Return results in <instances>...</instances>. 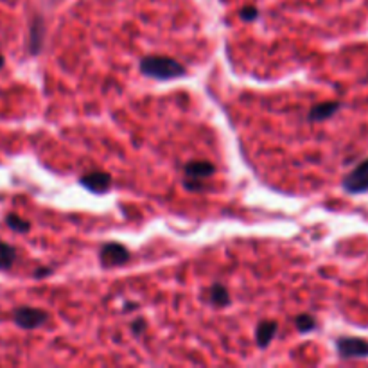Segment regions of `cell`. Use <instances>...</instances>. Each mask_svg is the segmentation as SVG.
<instances>
[{
    "label": "cell",
    "instance_id": "10",
    "mask_svg": "<svg viewBox=\"0 0 368 368\" xmlns=\"http://www.w3.org/2000/svg\"><path fill=\"white\" fill-rule=\"evenodd\" d=\"M16 260V250L8 242L0 241V270H9Z\"/></svg>",
    "mask_w": 368,
    "mask_h": 368
},
{
    "label": "cell",
    "instance_id": "7",
    "mask_svg": "<svg viewBox=\"0 0 368 368\" xmlns=\"http://www.w3.org/2000/svg\"><path fill=\"white\" fill-rule=\"evenodd\" d=\"M342 108V104L338 101H325V103L317 104V106H312L311 112H309L307 119L311 123H322V121H327L334 116L338 110Z\"/></svg>",
    "mask_w": 368,
    "mask_h": 368
},
{
    "label": "cell",
    "instance_id": "3",
    "mask_svg": "<svg viewBox=\"0 0 368 368\" xmlns=\"http://www.w3.org/2000/svg\"><path fill=\"white\" fill-rule=\"evenodd\" d=\"M336 350L343 359L368 357V342L363 338H354V336H343L336 339Z\"/></svg>",
    "mask_w": 368,
    "mask_h": 368
},
{
    "label": "cell",
    "instance_id": "13",
    "mask_svg": "<svg viewBox=\"0 0 368 368\" xmlns=\"http://www.w3.org/2000/svg\"><path fill=\"white\" fill-rule=\"evenodd\" d=\"M295 325H297L298 332H311L317 327V320L311 317V315H300L295 320Z\"/></svg>",
    "mask_w": 368,
    "mask_h": 368
},
{
    "label": "cell",
    "instance_id": "16",
    "mask_svg": "<svg viewBox=\"0 0 368 368\" xmlns=\"http://www.w3.org/2000/svg\"><path fill=\"white\" fill-rule=\"evenodd\" d=\"M2 67H4V56H0V71H2Z\"/></svg>",
    "mask_w": 368,
    "mask_h": 368
},
{
    "label": "cell",
    "instance_id": "2",
    "mask_svg": "<svg viewBox=\"0 0 368 368\" xmlns=\"http://www.w3.org/2000/svg\"><path fill=\"white\" fill-rule=\"evenodd\" d=\"M13 320L19 325L20 329H27V331H33V329L41 327L44 324L48 322V315L44 309L38 307H16L13 311Z\"/></svg>",
    "mask_w": 368,
    "mask_h": 368
},
{
    "label": "cell",
    "instance_id": "12",
    "mask_svg": "<svg viewBox=\"0 0 368 368\" xmlns=\"http://www.w3.org/2000/svg\"><path fill=\"white\" fill-rule=\"evenodd\" d=\"M6 225H8L11 230L19 232V234H26V232L31 230V223L27 220H24V218L16 216V214H9V216H6Z\"/></svg>",
    "mask_w": 368,
    "mask_h": 368
},
{
    "label": "cell",
    "instance_id": "5",
    "mask_svg": "<svg viewBox=\"0 0 368 368\" xmlns=\"http://www.w3.org/2000/svg\"><path fill=\"white\" fill-rule=\"evenodd\" d=\"M343 189L349 194H361L368 190V158L352 169L343 178Z\"/></svg>",
    "mask_w": 368,
    "mask_h": 368
},
{
    "label": "cell",
    "instance_id": "6",
    "mask_svg": "<svg viewBox=\"0 0 368 368\" xmlns=\"http://www.w3.org/2000/svg\"><path fill=\"white\" fill-rule=\"evenodd\" d=\"M79 183H81L86 190H90V193L104 194L110 189V185H112V176H110L108 173L93 171V173H88V175L81 176V178H79Z\"/></svg>",
    "mask_w": 368,
    "mask_h": 368
},
{
    "label": "cell",
    "instance_id": "9",
    "mask_svg": "<svg viewBox=\"0 0 368 368\" xmlns=\"http://www.w3.org/2000/svg\"><path fill=\"white\" fill-rule=\"evenodd\" d=\"M183 171H185L187 180H205L216 173V168H214L210 162L196 160V162H189V164H185Z\"/></svg>",
    "mask_w": 368,
    "mask_h": 368
},
{
    "label": "cell",
    "instance_id": "4",
    "mask_svg": "<svg viewBox=\"0 0 368 368\" xmlns=\"http://www.w3.org/2000/svg\"><path fill=\"white\" fill-rule=\"evenodd\" d=\"M99 259L104 268H117L130 260V252L126 246L119 245V242H108L101 248Z\"/></svg>",
    "mask_w": 368,
    "mask_h": 368
},
{
    "label": "cell",
    "instance_id": "14",
    "mask_svg": "<svg viewBox=\"0 0 368 368\" xmlns=\"http://www.w3.org/2000/svg\"><path fill=\"white\" fill-rule=\"evenodd\" d=\"M257 16H259V11H257L255 8H252V6H248V8H245L241 11V19L245 20V22H252Z\"/></svg>",
    "mask_w": 368,
    "mask_h": 368
},
{
    "label": "cell",
    "instance_id": "15",
    "mask_svg": "<svg viewBox=\"0 0 368 368\" xmlns=\"http://www.w3.org/2000/svg\"><path fill=\"white\" fill-rule=\"evenodd\" d=\"M145 329V322L140 320V318H137V320L133 322V325H131V331H133V334H140V332H144Z\"/></svg>",
    "mask_w": 368,
    "mask_h": 368
},
{
    "label": "cell",
    "instance_id": "1",
    "mask_svg": "<svg viewBox=\"0 0 368 368\" xmlns=\"http://www.w3.org/2000/svg\"><path fill=\"white\" fill-rule=\"evenodd\" d=\"M140 72L148 78L158 79V81H171V79L185 76V68L173 58L165 56H148L140 60Z\"/></svg>",
    "mask_w": 368,
    "mask_h": 368
},
{
    "label": "cell",
    "instance_id": "11",
    "mask_svg": "<svg viewBox=\"0 0 368 368\" xmlns=\"http://www.w3.org/2000/svg\"><path fill=\"white\" fill-rule=\"evenodd\" d=\"M210 302H213L216 307H225V305L230 304V297H228L227 287L221 286V284H214L213 290H210Z\"/></svg>",
    "mask_w": 368,
    "mask_h": 368
},
{
    "label": "cell",
    "instance_id": "8",
    "mask_svg": "<svg viewBox=\"0 0 368 368\" xmlns=\"http://www.w3.org/2000/svg\"><path fill=\"white\" fill-rule=\"evenodd\" d=\"M277 331H279V324L273 320H265L257 325L255 331V343L260 347V349H266L270 347V343L273 342V338L277 336Z\"/></svg>",
    "mask_w": 368,
    "mask_h": 368
}]
</instances>
